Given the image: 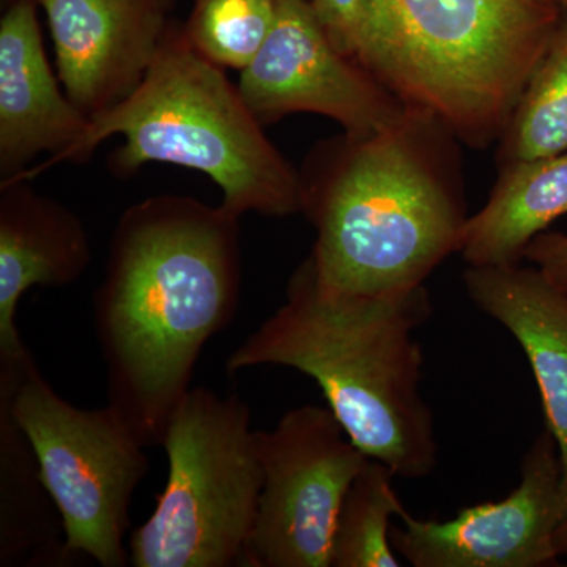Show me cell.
<instances>
[{
  "mask_svg": "<svg viewBox=\"0 0 567 567\" xmlns=\"http://www.w3.org/2000/svg\"><path fill=\"white\" fill-rule=\"evenodd\" d=\"M262 126L238 85L194 50L173 21L137 91L92 118L54 166L87 162L107 137L123 136L107 158L117 177H132L145 164H173L210 177L221 189L223 207L240 218H286L303 210L300 173Z\"/></svg>",
  "mask_w": 567,
  "mask_h": 567,
  "instance_id": "obj_5",
  "label": "cell"
},
{
  "mask_svg": "<svg viewBox=\"0 0 567 567\" xmlns=\"http://www.w3.org/2000/svg\"><path fill=\"white\" fill-rule=\"evenodd\" d=\"M240 289V216L221 204L159 194L122 213L93 322L107 404L145 446H162L205 344L233 323Z\"/></svg>",
  "mask_w": 567,
  "mask_h": 567,
  "instance_id": "obj_1",
  "label": "cell"
},
{
  "mask_svg": "<svg viewBox=\"0 0 567 567\" xmlns=\"http://www.w3.org/2000/svg\"><path fill=\"white\" fill-rule=\"evenodd\" d=\"M39 6L11 0L0 18V183L43 174L91 125L52 74Z\"/></svg>",
  "mask_w": 567,
  "mask_h": 567,
  "instance_id": "obj_12",
  "label": "cell"
},
{
  "mask_svg": "<svg viewBox=\"0 0 567 567\" xmlns=\"http://www.w3.org/2000/svg\"><path fill=\"white\" fill-rule=\"evenodd\" d=\"M524 259L567 295V234L543 233L525 249Z\"/></svg>",
  "mask_w": 567,
  "mask_h": 567,
  "instance_id": "obj_21",
  "label": "cell"
},
{
  "mask_svg": "<svg viewBox=\"0 0 567 567\" xmlns=\"http://www.w3.org/2000/svg\"><path fill=\"white\" fill-rule=\"evenodd\" d=\"M554 2L567 11V0H554Z\"/></svg>",
  "mask_w": 567,
  "mask_h": 567,
  "instance_id": "obj_23",
  "label": "cell"
},
{
  "mask_svg": "<svg viewBox=\"0 0 567 567\" xmlns=\"http://www.w3.org/2000/svg\"><path fill=\"white\" fill-rule=\"evenodd\" d=\"M254 436L264 486L244 566L331 567L339 509L369 457L328 406H295Z\"/></svg>",
  "mask_w": 567,
  "mask_h": 567,
  "instance_id": "obj_8",
  "label": "cell"
},
{
  "mask_svg": "<svg viewBox=\"0 0 567 567\" xmlns=\"http://www.w3.org/2000/svg\"><path fill=\"white\" fill-rule=\"evenodd\" d=\"M566 10L554 0H369L357 61L468 142L505 132Z\"/></svg>",
  "mask_w": 567,
  "mask_h": 567,
  "instance_id": "obj_4",
  "label": "cell"
},
{
  "mask_svg": "<svg viewBox=\"0 0 567 567\" xmlns=\"http://www.w3.org/2000/svg\"><path fill=\"white\" fill-rule=\"evenodd\" d=\"M566 13H567V11H566Z\"/></svg>",
  "mask_w": 567,
  "mask_h": 567,
  "instance_id": "obj_24",
  "label": "cell"
},
{
  "mask_svg": "<svg viewBox=\"0 0 567 567\" xmlns=\"http://www.w3.org/2000/svg\"><path fill=\"white\" fill-rule=\"evenodd\" d=\"M238 91L262 125L312 112L333 118L353 137L385 132L412 111L336 47L309 0H278L274 29L241 70Z\"/></svg>",
  "mask_w": 567,
  "mask_h": 567,
  "instance_id": "obj_9",
  "label": "cell"
},
{
  "mask_svg": "<svg viewBox=\"0 0 567 567\" xmlns=\"http://www.w3.org/2000/svg\"><path fill=\"white\" fill-rule=\"evenodd\" d=\"M520 473L506 498L465 507L451 520L405 513L404 527H391L395 554L415 567L557 566L555 536L567 518V494L548 429L528 447Z\"/></svg>",
  "mask_w": 567,
  "mask_h": 567,
  "instance_id": "obj_10",
  "label": "cell"
},
{
  "mask_svg": "<svg viewBox=\"0 0 567 567\" xmlns=\"http://www.w3.org/2000/svg\"><path fill=\"white\" fill-rule=\"evenodd\" d=\"M464 284L470 300L502 323L527 354L567 494V295L533 265L470 267Z\"/></svg>",
  "mask_w": 567,
  "mask_h": 567,
  "instance_id": "obj_14",
  "label": "cell"
},
{
  "mask_svg": "<svg viewBox=\"0 0 567 567\" xmlns=\"http://www.w3.org/2000/svg\"><path fill=\"white\" fill-rule=\"evenodd\" d=\"M91 260L87 229L76 213L28 181L0 183V365L32 354L17 327L24 293L37 286H71Z\"/></svg>",
  "mask_w": 567,
  "mask_h": 567,
  "instance_id": "obj_13",
  "label": "cell"
},
{
  "mask_svg": "<svg viewBox=\"0 0 567 567\" xmlns=\"http://www.w3.org/2000/svg\"><path fill=\"white\" fill-rule=\"evenodd\" d=\"M567 215V152L503 166L487 204L466 219L461 248L470 267H502Z\"/></svg>",
  "mask_w": 567,
  "mask_h": 567,
  "instance_id": "obj_15",
  "label": "cell"
},
{
  "mask_svg": "<svg viewBox=\"0 0 567 567\" xmlns=\"http://www.w3.org/2000/svg\"><path fill=\"white\" fill-rule=\"evenodd\" d=\"M39 3L50 25L63 91L91 121L137 91L173 22V0Z\"/></svg>",
  "mask_w": 567,
  "mask_h": 567,
  "instance_id": "obj_11",
  "label": "cell"
},
{
  "mask_svg": "<svg viewBox=\"0 0 567 567\" xmlns=\"http://www.w3.org/2000/svg\"><path fill=\"white\" fill-rule=\"evenodd\" d=\"M431 312L424 286L391 297L324 289L309 256L287 284L281 308L229 354L227 374L267 364L303 372L365 456L395 476L420 480L439 462L415 338Z\"/></svg>",
  "mask_w": 567,
  "mask_h": 567,
  "instance_id": "obj_3",
  "label": "cell"
},
{
  "mask_svg": "<svg viewBox=\"0 0 567 567\" xmlns=\"http://www.w3.org/2000/svg\"><path fill=\"white\" fill-rule=\"evenodd\" d=\"M447 132L412 110L385 132L324 141L300 173L317 278L334 292H412L461 248L464 200Z\"/></svg>",
  "mask_w": 567,
  "mask_h": 567,
  "instance_id": "obj_2",
  "label": "cell"
},
{
  "mask_svg": "<svg viewBox=\"0 0 567 567\" xmlns=\"http://www.w3.org/2000/svg\"><path fill=\"white\" fill-rule=\"evenodd\" d=\"M162 446L167 483L128 540L134 567L244 566L264 486L251 409L238 394L192 388Z\"/></svg>",
  "mask_w": 567,
  "mask_h": 567,
  "instance_id": "obj_6",
  "label": "cell"
},
{
  "mask_svg": "<svg viewBox=\"0 0 567 567\" xmlns=\"http://www.w3.org/2000/svg\"><path fill=\"white\" fill-rule=\"evenodd\" d=\"M309 3L336 47L350 58H357L369 0H309Z\"/></svg>",
  "mask_w": 567,
  "mask_h": 567,
  "instance_id": "obj_20",
  "label": "cell"
},
{
  "mask_svg": "<svg viewBox=\"0 0 567 567\" xmlns=\"http://www.w3.org/2000/svg\"><path fill=\"white\" fill-rule=\"evenodd\" d=\"M567 152V13L503 132L502 162H528Z\"/></svg>",
  "mask_w": 567,
  "mask_h": 567,
  "instance_id": "obj_17",
  "label": "cell"
},
{
  "mask_svg": "<svg viewBox=\"0 0 567 567\" xmlns=\"http://www.w3.org/2000/svg\"><path fill=\"white\" fill-rule=\"evenodd\" d=\"M393 470L368 458L344 496L331 540V567H398L391 518L406 513L393 487Z\"/></svg>",
  "mask_w": 567,
  "mask_h": 567,
  "instance_id": "obj_18",
  "label": "cell"
},
{
  "mask_svg": "<svg viewBox=\"0 0 567 567\" xmlns=\"http://www.w3.org/2000/svg\"><path fill=\"white\" fill-rule=\"evenodd\" d=\"M555 548L559 557H567V518L555 536Z\"/></svg>",
  "mask_w": 567,
  "mask_h": 567,
  "instance_id": "obj_22",
  "label": "cell"
},
{
  "mask_svg": "<svg viewBox=\"0 0 567 567\" xmlns=\"http://www.w3.org/2000/svg\"><path fill=\"white\" fill-rule=\"evenodd\" d=\"M51 505L31 443L0 402V566L69 561Z\"/></svg>",
  "mask_w": 567,
  "mask_h": 567,
  "instance_id": "obj_16",
  "label": "cell"
},
{
  "mask_svg": "<svg viewBox=\"0 0 567 567\" xmlns=\"http://www.w3.org/2000/svg\"><path fill=\"white\" fill-rule=\"evenodd\" d=\"M276 10L278 0H194L183 31L207 61L241 71L262 50Z\"/></svg>",
  "mask_w": 567,
  "mask_h": 567,
  "instance_id": "obj_19",
  "label": "cell"
},
{
  "mask_svg": "<svg viewBox=\"0 0 567 567\" xmlns=\"http://www.w3.org/2000/svg\"><path fill=\"white\" fill-rule=\"evenodd\" d=\"M0 402L31 443L69 558L128 565L130 506L151 465L147 446L125 416L111 404L92 410L70 404L41 375L33 354L0 368Z\"/></svg>",
  "mask_w": 567,
  "mask_h": 567,
  "instance_id": "obj_7",
  "label": "cell"
}]
</instances>
